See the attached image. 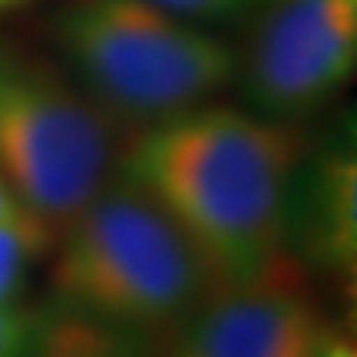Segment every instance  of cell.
<instances>
[{"instance_id": "cell-10", "label": "cell", "mask_w": 357, "mask_h": 357, "mask_svg": "<svg viewBox=\"0 0 357 357\" xmlns=\"http://www.w3.org/2000/svg\"><path fill=\"white\" fill-rule=\"evenodd\" d=\"M40 314H30L10 301L0 305V357H33L37 354Z\"/></svg>"}, {"instance_id": "cell-9", "label": "cell", "mask_w": 357, "mask_h": 357, "mask_svg": "<svg viewBox=\"0 0 357 357\" xmlns=\"http://www.w3.org/2000/svg\"><path fill=\"white\" fill-rule=\"evenodd\" d=\"M53 242H56L53 229L40 215H33L26 205L13 202L0 215V305L10 301L24 281V271Z\"/></svg>"}, {"instance_id": "cell-7", "label": "cell", "mask_w": 357, "mask_h": 357, "mask_svg": "<svg viewBox=\"0 0 357 357\" xmlns=\"http://www.w3.org/2000/svg\"><path fill=\"white\" fill-rule=\"evenodd\" d=\"M354 155L351 149L324 153L311 169L301 195L291 189L288 231L298 229L311 261L324 268L354 265Z\"/></svg>"}, {"instance_id": "cell-3", "label": "cell", "mask_w": 357, "mask_h": 357, "mask_svg": "<svg viewBox=\"0 0 357 357\" xmlns=\"http://www.w3.org/2000/svg\"><path fill=\"white\" fill-rule=\"evenodd\" d=\"M56 43L93 102L142 129L195 109L235 73L222 40L149 0H66Z\"/></svg>"}, {"instance_id": "cell-1", "label": "cell", "mask_w": 357, "mask_h": 357, "mask_svg": "<svg viewBox=\"0 0 357 357\" xmlns=\"http://www.w3.org/2000/svg\"><path fill=\"white\" fill-rule=\"evenodd\" d=\"M301 153L288 123L195 106L146 129L123 155V172L185 231L212 281H229L281 252Z\"/></svg>"}, {"instance_id": "cell-6", "label": "cell", "mask_w": 357, "mask_h": 357, "mask_svg": "<svg viewBox=\"0 0 357 357\" xmlns=\"http://www.w3.org/2000/svg\"><path fill=\"white\" fill-rule=\"evenodd\" d=\"M357 0H265L245 50V93L271 116H305L354 73Z\"/></svg>"}, {"instance_id": "cell-2", "label": "cell", "mask_w": 357, "mask_h": 357, "mask_svg": "<svg viewBox=\"0 0 357 357\" xmlns=\"http://www.w3.org/2000/svg\"><path fill=\"white\" fill-rule=\"evenodd\" d=\"M208 284L212 271L185 231L123 169L60 231L56 305L93 318L162 334Z\"/></svg>"}, {"instance_id": "cell-12", "label": "cell", "mask_w": 357, "mask_h": 357, "mask_svg": "<svg viewBox=\"0 0 357 357\" xmlns=\"http://www.w3.org/2000/svg\"><path fill=\"white\" fill-rule=\"evenodd\" d=\"M13 202H17V199H13V192L7 189V182L0 178V215H3V212H7V208H10Z\"/></svg>"}, {"instance_id": "cell-13", "label": "cell", "mask_w": 357, "mask_h": 357, "mask_svg": "<svg viewBox=\"0 0 357 357\" xmlns=\"http://www.w3.org/2000/svg\"><path fill=\"white\" fill-rule=\"evenodd\" d=\"M10 3H17V0H0V10H7Z\"/></svg>"}, {"instance_id": "cell-4", "label": "cell", "mask_w": 357, "mask_h": 357, "mask_svg": "<svg viewBox=\"0 0 357 357\" xmlns=\"http://www.w3.org/2000/svg\"><path fill=\"white\" fill-rule=\"evenodd\" d=\"M113 123L53 70L0 53V178L56 238L109 178Z\"/></svg>"}, {"instance_id": "cell-8", "label": "cell", "mask_w": 357, "mask_h": 357, "mask_svg": "<svg viewBox=\"0 0 357 357\" xmlns=\"http://www.w3.org/2000/svg\"><path fill=\"white\" fill-rule=\"evenodd\" d=\"M33 357H169V347L159 331H142L53 305L40 314Z\"/></svg>"}, {"instance_id": "cell-5", "label": "cell", "mask_w": 357, "mask_h": 357, "mask_svg": "<svg viewBox=\"0 0 357 357\" xmlns=\"http://www.w3.org/2000/svg\"><path fill=\"white\" fill-rule=\"evenodd\" d=\"M169 357H351L321 321L298 258L265 265L208 291L169 328Z\"/></svg>"}, {"instance_id": "cell-11", "label": "cell", "mask_w": 357, "mask_h": 357, "mask_svg": "<svg viewBox=\"0 0 357 357\" xmlns=\"http://www.w3.org/2000/svg\"><path fill=\"white\" fill-rule=\"evenodd\" d=\"M153 7L176 17H192V20H229L242 17L252 7H261L265 0H149Z\"/></svg>"}]
</instances>
